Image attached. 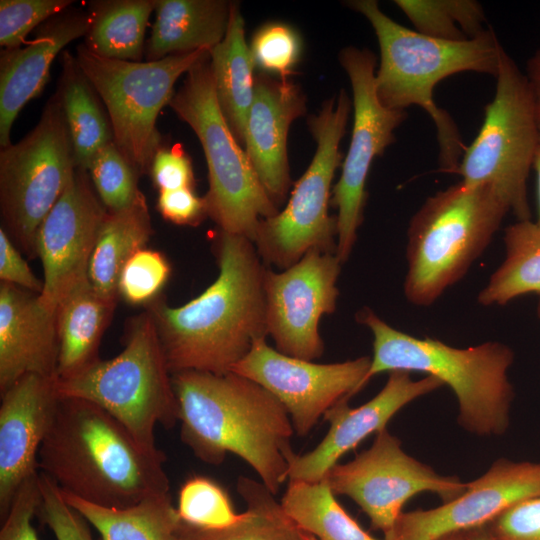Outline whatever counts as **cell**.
<instances>
[{
    "label": "cell",
    "instance_id": "6da1fadb",
    "mask_svg": "<svg viewBox=\"0 0 540 540\" xmlns=\"http://www.w3.org/2000/svg\"><path fill=\"white\" fill-rule=\"evenodd\" d=\"M216 253L218 276L199 296L179 307L148 304L171 374L230 372L268 335L267 268L253 241L220 230Z\"/></svg>",
    "mask_w": 540,
    "mask_h": 540
},
{
    "label": "cell",
    "instance_id": "7a4b0ae2",
    "mask_svg": "<svg viewBox=\"0 0 540 540\" xmlns=\"http://www.w3.org/2000/svg\"><path fill=\"white\" fill-rule=\"evenodd\" d=\"M181 440L206 464L232 453L249 464L276 495L295 452L282 403L255 381L233 372L187 370L172 374Z\"/></svg>",
    "mask_w": 540,
    "mask_h": 540
},
{
    "label": "cell",
    "instance_id": "3957f363",
    "mask_svg": "<svg viewBox=\"0 0 540 540\" xmlns=\"http://www.w3.org/2000/svg\"><path fill=\"white\" fill-rule=\"evenodd\" d=\"M165 460L160 449H146L99 406L60 396L38 468L65 493L121 509L169 493Z\"/></svg>",
    "mask_w": 540,
    "mask_h": 540
},
{
    "label": "cell",
    "instance_id": "277c9868",
    "mask_svg": "<svg viewBox=\"0 0 540 540\" xmlns=\"http://www.w3.org/2000/svg\"><path fill=\"white\" fill-rule=\"evenodd\" d=\"M347 5L369 21L377 37L380 64L375 86L380 102L393 110L405 111L412 105L425 110L436 128L440 171L457 174L467 146L450 114L435 103L434 88L461 72L496 77L504 48L495 31L489 27L469 40H441L395 22L375 0Z\"/></svg>",
    "mask_w": 540,
    "mask_h": 540
},
{
    "label": "cell",
    "instance_id": "5b68a950",
    "mask_svg": "<svg viewBox=\"0 0 540 540\" xmlns=\"http://www.w3.org/2000/svg\"><path fill=\"white\" fill-rule=\"evenodd\" d=\"M356 320L373 336V356L365 383L382 372H423L435 376L454 392L459 423L481 435H501L509 425L514 397L507 372L514 360L512 349L497 341L455 348L433 338H418L397 330L369 308Z\"/></svg>",
    "mask_w": 540,
    "mask_h": 540
},
{
    "label": "cell",
    "instance_id": "8992f818",
    "mask_svg": "<svg viewBox=\"0 0 540 540\" xmlns=\"http://www.w3.org/2000/svg\"><path fill=\"white\" fill-rule=\"evenodd\" d=\"M507 213L506 204L486 185L460 181L428 197L407 231L408 302L430 306L462 279Z\"/></svg>",
    "mask_w": 540,
    "mask_h": 540
},
{
    "label": "cell",
    "instance_id": "52a82bcc",
    "mask_svg": "<svg viewBox=\"0 0 540 540\" xmlns=\"http://www.w3.org/2000/svg\"><path fill=\"white\" fill-rule=\"evenodd\" d=\"M61 397L87 400L119 421L149 450H158V424L171 429L178 422V401L155 322L147 311L127 326L124 349L97 360L80 373L56 377Z\"/></svg>",
    "mask_w": 540,
    "mask_h": 540
},
{
    "label": "cell",
    "instance_id": "ba28073f",
    "mask_svg": "<svg viewBox=\"0 0 540 540\" xmlns=\"http://www.w3.org/2000/svg\"><path fill=\"white\" fill-rule=\"evenodd\" d=\"M169 106L198 137L207 162V214L221 231L254 240L262 219L279 212L236 140L217 101L210 56L194 65Z\"/></svg>",
    "mask_w": 540,
    "mask_h": 540
},
{
    "label": "cell",
    "instance_id": "9c48e42d",
    "mask_svg": "<svg viewBox=\"0 0 540 540\" xmlns=\"http://www.w3.org/2000/svg\"><path fill=\"white\" fill-rule=\"evenodd\" d=\"M352 100L342 89L307 118L316 142L313 159L282 211L262 219L253 243L262 261L287 269L307 252L336 253L337 216L328 213L335 171L342 165L340 142L345 134Z\"/></svg>",
    "mask_w": 540,
    "mask_h": 540
},
{
    "label": "cell",
    "instance_id": "30bf717a",
    "mask_svg": "<svg viewBox=\"0 0 540 540\" xmlns=\"http://www.w3.org/2000/svg\"><path fill=\"white\" fill-rule=\"evenodd\" d=\"M539 144L526 76L504 50L494 97L485 106L482 126L466 147L457 174L466 184L494 190L517 221L531 220L527 180Z\"/></svg>",
    "mask_w": 540,
    "mask_h": 540
},
{
    "label": "cell",
    "instance_id": "8fae6325",
    "mask_svg": "<svg viewBox=\"0 0 540 540\" xmlns=\"http://www.w3.org/2000/svg\"><path fill=\"white\" fill-rule=\"evenodd\" d=\"M209 56L201 49L156 61H123L77 47V62L108 113L113 142L139 174L150 170L161 147L157 118L174 96L175 83Z\"/></svg>",
    "mask_w": 540,
    "mask_h": 540
},
{
    "label": "cell",
    "instance_id": "7c38bea8",
    "mask_svg": "<svg viewBox=\"0 0 540 540\" xmlns=\"http://www.w3.org/2000/svg\"><path fill=\"white\" fill-rule=\"evenodd\" d=\"M77 168L73 143L58 97L47 101L36 126L0 150V206L5 230L30 255L46 215Z\"/></svg>",
    "mask_w": 540,
    "mask_h": 540
},
{
    "label": "cell",
    "instance_id": "4fadbf2b",
    "mask_svg": "<svg viewBox=\"0 0 540 540\" xmlns=\"http://www.w3.org/2000/svg\"><path fill=\"white\" fill-rule=\"evenodd\" d=\"M339 62L350 80L354 111L349 149L330 201L338 210L336 255L343 264L351 255L363 222L371 164L395 141L394 131L407 113L380 102L375 86L377 60L372 51L347 46L340 51Z\"/></svg>",
    "mask_w": 540,
    "mask_h": 540
},
{
    "label": "cell",
    "instance_id": "5bb4252c",
    "mask_svg": "<svg viewBox=\"0 0 540 540\" xmlns=\"http://www.w3.org/2000/svg\"><path fill=\"white\" fill-rule=\"evenodd\" d=\"M325 479L335 495L351 498L384 538L392 532L411 497L429 491L448 502L467 487L458 478L439 475L409 456L387 429L378 432L371 447L352 461L334 465Z\"/></svg>",
    "mask_w": 540,
    "mask_h": 540
},
{
    "label": "cell",
    "instance_id": "9a60e30c",
    "mask_svg": "<svg viewBox=\"0 0 540 540\" xmlns=\"http://www.w3.org/2000/svg\"><path fill=\"white\" fill-rule=\"evenodd\" d=\"M371 357L319 364L291 357L257 340L230 372L247 377L285 407L294 432L306 436L321 416L342 399L349 400L365 385Z\"/></svg>",
    "mask_w": 540,
    "mask_h": 540
},
{
    "label": "cell",
    "instance_id": "2e32d148",
    "mask_svg": "<svg viewBox=\"0 0 540 540\" xmlns=\"http://www.w3.org/2000/svg\"><path fill=\"white\" fill-rule=\"evenodd\" d=\"M341 265L336 253L311 250L287 269H266L267 331L279 352L308 361L322 356L319 323L336 310Z\"/></svg>",
    "mask_w": 540,
    "mask_h": 540
},
{
    "label": "cell",
    "instance_id": "e0dca14e",
    "mask_svg": "<svg viewBox=\"0 0 540 540\" xmlns=\"http://www.w3.org/2000/svg\"><path fill=\"white\" fill-rule=\"evenodd\" d=\"M107 209L92 190L88 172L77 167L66 189L40 224L35 251L43 267L41 301L56 310L65 294L88 277Z\"/></svg>",
    "mask_w": 540,
    "mask_h": 540
},
{
    "label": "cell",
    "instance_id": "ac0fdd59",
    "mask_svg": "<svg viewBox=\"0 0 540 540\" xmlns=\"http://www.w3.org/2000/svg\"><path fill=\"white\" fill-rule=\"evenodd\" d=\"M540 496V463L497 460L455 499L402 513L385 540H437L492 523L512 506Z\"/></svg>",
    "mask_w": 540,
    "mask_h": 540
},
{
    "label": "cell",
    "instance_id": "d6986e66",
    "mask_svg": "<svg viewBox=\"0 0 540 540\" xmlns=\"http://www.w3.org/2000/svg\"><path fill=\"white\" fill-rule=\"evenodd\" d=\"M56 376L27 374L1 393L0 516L21 485L38 473V454L56 415Z\"/></svg>",
    "mask_w": 540,
    "mask_h": 540
},
{
    "label": "cell",
    "instance_id": "ffe728a7",
    "mask_svg": "<svg viewBox=\"0 0 540 540\" xmlns=\"http://www.w3.org/2000/svg\"><path fill=\"white\" fill-rule=\"evenodd\" d=\"M411 372L391 371L385 386L367 403L351 408L340 400L324 414L330 424L328 433L311 451L290 460L288 479L316 482L348 451L372 433L386 429L390 419L414 399L426 395L444 384L435 376L412 379Z\"/></svg>",
    "mask_w": 540,
    "mask_h": 540
},
{
    "label": "cell",
    "instance_id": "44dd1931",
    "mask_svg": "<svg viewBox=\"0 0 540 540\" xmlns=\"http://www.w3.org/2000/svg\"><path fill=\"white\" fill-rule=\"evenodd\" d=\"M305 113L306 99L299 85L287 78L255 77L244 146L262 186L278 208L292 185L287 155L289 128Z\"/></svg>",
    "mask_w": 540,
    "mask_h": 540
},
{
    "label": "cell",
    "instance_id": "7402d4cb",
    "mask_svg": "<svg viewBox=\"0 0 540 540\" xmlns=\"http://www.w3.org/2000/svg\"><path fill=\"white\" fill-rule=\"evenodd\" d=\"M59 340L56 310L39 294L0 285V393L27 374L56 376Z\"/></svg>",
    "mask_w": 540,
    "mask_h": 540
},
{
    "label": "cell",
    "instance_id": "603a6c76",
    "mask_svg": "<svg viewBox=\"0 0 540 540\" xmlns=\"http://www.w3.org/2000/svg\"><path fill=\"white\" fill-rule=\"evenodd\" d=\"M89 28L86 11L68 8L47 20L22 47L0 54V146H9L11 130L22 108L44 89L55 57Z\"/></svg>",
    "mask_w": 540,
    "mask_h": 540
},
{
    "label": "cell",
    "instance_id": "cb8c5ba5",
    "mask_svg": "<svg viewBox=\"0 0 540 540\" xmlns=\"http://www.w3.org/2000/svg\"><path fill=\"white\" fill-rule=\"evenodd\" d=\"M230 5L225 0H155L156 18L145 44L147 61L211 51L226 34Z\"/></svg>",
    "mask_w": 540,
    "mask_h": 540
},
{
    "label": "cell",
    "instance_id": "d4e9b609",
    "mask_svg": "<svg viewBox=\"0 0 540 540\" xmlns=\"http://www.w3.org/2000/svg\"><path fill=\"white\" fill-rule=\"evenodd\" d=\"M116 302L98 294L88 277L74 285L61 299L56 307L58 379L70 378L100 359L101 339Z\"/></svg>",
    "mask_w": 540,
    "mask_h": 540
},
{
    "label": "cell",
    "instance_id": "484cf974",
    "mask_svg": "<svg viewBox=\"0 0 540 540\" xmlns=\"http://www.w3.org/2000/svg\"><path fill=\"white\" fill-rule=\"evenodd\" d=\"M210 66L220 109L236 140L244 145L256 76L238 2H231L227 31L223 40L210 51Z\"/></svg>",
    "mask_w": 540,
    "mask_h": 540
},
{
    "label": "cell",
    "instance_id": "4316f807",
    "mask_svg": "<svg viewBox=\"0 0 540 540\" xmlns=\"http://www.w3.org/2000/svg\"><path fill=\"white\" fill-rule=\"evenodd\" d=\"M152 234L144 194L127 208L107 211L88 268V279L101 296L117 300L120 272L128 259L145 247Z\"/></svg>",
    "mask_w": 540,
    "mask_h": 540
},
{
    "label": "cell",
    "instance_id": "83f0119b",
    "mask_svg": "<svg viewBox=\"0 0 540 540\" xmlns=\"http://www.w3.org/2000/svg\"><path fill=\"white\" fill-rule=\"evenodd\" d=\"M62 70L56 93L70 131L77 167L87 171L95 155L113 142L108 115L95 89L71 53H62Z\"/></svg>",
    "mask_w": 540,
    "mask_h": 540
},
{
    "label": "cell",
    "instance_id": "f1b7e54d",
    "mask_svg": "<svg viewBox=\"0 0 540 540\" xmlns=\"http://www.w3.org/2000/svg\"><path fill=\"white\" fill-rule=\"evenodd\" d=\"M61 493L102 540H183L180 519L169 493L121 509L97 506L72 494Z\"/></svg>",
    "mask_w": 540,
    "mask_h": 540
},
{
    "label": "cell",
    "instance_id": "f546056e",
    "mask_svg": "<svg viewBox=\"0 0 540 540\" xmlns=\"http://www.w3.org/2000/svg\"><path fill=\"white\" fill-rule=\"evenodd\" d=\"M155 0H98L87 5L89 28L84 45L109 59L141 61L145 31Z\"/></svg>",
    "mask_w": 540,
    "mask_h": 540
},
{
    "label": "cell",
    "instance_id": "4dcf8cb0",
    "mask_svg": "<svg viewBox=\"0 0 540 540\" xmlns=\"http://www.w3.org/2000/svg\"><path fill=\"white\" fill-rule=\"evenodd\" d=\"M236 489L246 503L239 519L222 529H202L180 520L183 540H304L275 495L262 483L240 476Z\"/></svg>",
    "mask_w": 540,
    "mask_h": 540
},
{
    "label": "cell",
    "instance_id": "1f68e13d",
    "mask_svg": "<svg viewBox=\"0 0 540 540\" xmlns=\"http://www.w3.org/2000/svg\"><path fill=\"white\" fill-rule=\"evenodd\" d=\"M503 241L505 259L477 297L484 306L540 295V226L532 220L517 221L505 228Z\"/></svg>",
    "mask_w": 540,
    "mask_h": 540
},
{
    "label": "cell",
    "instance_id": "d6a6232c",
    "mask_svg": "<svg viewBox=\"0 0 540 540\" xmlns=\"http://www.w3.org/2000/svg\"><path fill=\"white\" fill-rule=\"evenodd\" d=\"M280 503L301 531L318 540H378L339 504L325 478L316 482L289 480Z\"/></svg>",
    "mask_w": 540,
    "mask_h": 540
},
{
    "label": "cell",
    "instance_id": "836d02e7",
    "mask_svg": "<svg viewBox=\"0 0 540 540\" xmlns=\"http://www.w3.org/2000/svg\"><path fill=\"white\" fill-rule=\"evenodd\" d=\"M416 31L441 40L465 41L487 27L482 5L474 0H396Z\"/></svg>",
    "mask_w": 540,
    "mask_h": 540
},
{
    "label": "cell",
    "instance_id": "e575fe53",
    "mask_svg": "<svg viewBox=\"0 0 540 540\" xmlns=\"http://www.w3.org/2000/svg\"><path fill=\"white\" fill-rule=\"evenodd\" d=\"M176 511L182 522L202 529H222L240 517L227 492L203 476L191 477L181 486Z\"/></svg>",
    "mask_w": 540,
    "mask_h": 540
},
{
    "label": "cell",
    "instance_id": "d590c367",
    "mask_svg": "<svg viewBox=\"0 0 540 540\" xmlns=\"http://www.w3.org/2000/svg\"><path fill=\"white\" fill-rule=\"evenodd\" d=\"M87 172L107 211L129 207L141 193L137 186L138 171L114 142L99 150Z\"/></svg>",
    "mask_w": 540,
    "mask_h": 540
},
{
    "label": "cell",
    "instance_id": "8d00e7d4",
    "mask_svg": "<svg viewBox=\"0 0 540 540\" xmlns=\"http://www.w3.org/2000/svg\"><path fill=\"white\" fill-rule=\"evenodd\" d=\"M170 273L166 257L159 251L144 247L123 266L118 280V295L133 305L149 304L165 286Z\"/></svg>",
    "mask_w": 540,
    "mask_h": 540
},
{
    "label": "cell",
    "instance_id": "74e56055",
    "mask_svg": "<svg viewBox=\"0 0 540 540\" xmlns=\"http://www.w3.org/2000/svg\"><path fill=\"white\" fill-rule=\"evenodd\" d=\"M72 0H1L0 45L15 49L27 44L26 36L38 25L70 8Z\"/></svg>",
    "mask_w": 540,
    "mask_h": 540
},
{
    "label": "cell",
    "instance_id": "f35d334b",
    "mask_svg": "<svg viewBox=\"0 0 540 540\" xmlns=\"http://www.w3.org/2000/svg\"><path fill=\"white\" fill-rule=\"evenodd\" d=\"M249 47L255 65L278 74L281 79H286L293 72L301 54V40L297 32L279 22L260 27Z\"/></svg>",
    "mask_w": 540,
    "mask_h": 540
},
{
    "label": "cell",
    "instance_id": "ab89813d",
    "mask_svg": "<svg viewBox=\"0 0 540 540\" xmlns=\"http://www.w3.org/2000/svg\"><path fill=\"white\" fill-rule=\"evenodd\" d=\"M42 500L39 515L56 540H94L89 523L64 499L56 482L40 474Z\"/></svg>",
    "mask_w": 540,
    "mask_h": 540
},
{
    "label": "cell",
    "instance_id": "60d3db41",
    "mask_svg": "<svg viewBox=\"0 0 540 540\" xmlns=\"http://www.w3.org/2000/svg\"><path fill=\"white\" fill-rule=\"evenodd\" d=\"M42 500L40 474L28 478L17 491L12 505L2 520L0 540H38L32 518Z\"/></svg>",
    "mask_w": 540,
    "mask_h": 540
},
{
    "label": "cell",
    "instance_id": "b9f144b4",
    "mask_svg": "<svg viewBox=\"0 0 540 540\" xmlns=\"http://www.w3.org/2000/svg\"><path fill=\"white\" fill-rule=\"evenodd\" d=\"M149 171L159 192L194 187L191 160L179 144L170 148L161 146L152 159Z\"/></svg>",
    "mask_w": 540,
    "mask_h": 540
},
{
    "label": "cell",
    "instance_id": "7bdbcfd3",
    "mask_svg": "<svg viewBox=\"0 0 540 540\" xmlns=\"http://www.w3.org/2000/svg\"><path fill=\"white\" fill-rule=\"evenodd\" d=\"M490 529L499 540H540V496L512 506Z\"/></svg>",
    "mask_w": 540,
    "mask_h": 540
},
{
    "label": "cell",
    "instance_id": "ee69618b",
    "mask_svg": "<svg viewBox=\"0 0 540 540\" xmlns=\"http://www.w3.org/2000/svg\"><path fill=\"white\" fill-rule=\"evenodd\" d=\"M157 209L165 220L177 225L196 226L208 216L205 200L194 188L159 192Z\"/></svg>",
    "mask_w": 540,
    "mask_h": 540
},
{
    "label": "cell",
    "instance_id": "f6af8a7d",
    "mask_svg": "<svg viewBox=\"0 0 540 540\" xmlns=\"http://www.w3.org/2000/svg\"><path fill=\"white\" fill-rule=\"evenodd\" d=\"M0 279L3 283L36 294H41L44 287L43 281L33 274L3 227L0 228Z\"/></svg>",
    "mask_w": 540,
    "mask_h": 540
},
{
    "label": "cell",
    "instance_id": "bcb514c9",
    "mask_svg": "<svg viewBox=\"0 0 540 540\" xmlns=\"http://www.w3.org/2000/svg\"><path fill=\"white\" fill-rule=\"evenodd\" d=\"M525 76L531 91L540 135V50H537L528 59Z\"/></svg>",
    "mask_w": 540,
    "mask_h": 540
},
{
    "label": "cell",
    "instance_id": "7dc6e473",
    "mask_svg": "<svg viewBox=\"0 0 540 540\" xmlns=\"http://www.w3.org/2000/svg\"><path fill=\"white\" fill-rule=\"evenodd\" d=\"M467 540H499L486 526L467 532Z\"/></svg>",
    "mask_w": 540,
    "mask_h": 540
},
{
    "label": "cell",
    "instance_id": "c3c4849f",
    "mask_svg": "<svg viewBox=\"0 0 540 540\" xmlns=\"http://www.w3.org/2000/svg\"><path fill=\"white\" fill-rule=\"evenodd\" d=\"M533 169L537 178V204H538V217L536 223L540 226V144L535 154Z\"/></svg>",
    "mask_w": 540,
    "mask_h": 540
},
{
    "label": "cell",
    "instance_id": "681fc988",
    "mask_svg": "<svg viewBox=\"0 0 540 540\" xmlns=\"http://www.w3.org/2000/svg\"><path fill=\"white\" fill-rule=\"evenodd\" d=\"M303 538H304V540H318L314 536L309 535V534L304 533V532H303ZM437 540H467V532L449 534V535L441 537V538H439Z\"/></svg>",
    "mask_w": 540,
    "mask_h": 540
},
{
    "label": "cell",
    "instance_id": "f907efd6",
    "mask_svg": "<svg viewBox=\"0 0 540 540\" xmlns=\"http://www.w3.org/2000/svg\"><path fill=\"white\" fill-rule=\"evenodd\" d=\"M537 314H538V317L540 318V295H539V300H538V305H537Z\"/></svg>",
    "mask_w": 540,
    "mask_h": 540
}]
</instances>
